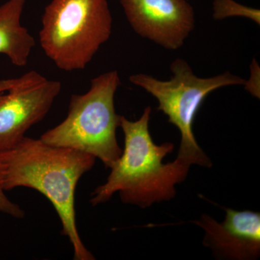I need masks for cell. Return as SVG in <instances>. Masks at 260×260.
Instances as JSON below:
<instances>
[{"label":"cell","instance_id":"1","mask_svg":"<svg viewBox=\"0 0 260 260\" xmlns=\"http://www.w3.org/2000/svg\"><path fill=\"white\" fill-rule=\"evenodd\" d=\"M95 159L90 154L27 137L14 148L0 153L3 189L27 187L44 194L60 219L62 234L69 239L76 260L95 259L78 232L75 194L80 178L91 170Z\"/></svg>","mask_w":260,"mask_h":260},{"label":"cell","instance_id":"3","mask_svg":"<svg viewBox=\"0 0 260 260\" xmlns=\"http://www.w3.org/2000/svg\"><path fill=\"white\" fill-rule=\"evenodd\" d=\"M120 84L116 70L95 77L87 93L72 95L66 119L40 139L54 146L90 154L110 169L122 153L116 140L121 116L114 107Z\"/></svg>","mask_w":260,"mask_h":260},{"label":"cell","instance_id":"4","mask_svg":"<svg viewBox=\"0 0 260 260\" xmlns=\"http://www.w3.org/2000/svg\"><path fill=\"white\" fill-rule=\"evenodd\" d=\"M108 0H51L43 14L41 47L59 69H85L112 32Z\"/></svg>","mask_w":260,"mask_h":260},{"label":"cell","instance_id":"9","mask_svg":"<svg viewBox=\"0 0 260 260\" xmlns=\"http://www.w3.org/2000/svg\"><path fill=\"white\" fill-rule=\"evenodd\" d=\"M26 0H8L0 6V54L17 67L28 64L35 40L21 25Z\"/></svg>","mask_w":260,"mask_h":260},{"label":"cell","instance_id":"8","mask_svg":"<svg viewBox=\"0 0 260 260\" xmlns=\"http://www.w3.org/2000/svg\"><path fill=\"white\" fill-rule=\"evenodd\" d=\"M218 222L208 215L194 221L205 232L203 244L217 258L231 260L257 259L260 254V213L251 210L225 209Z\"/></svg>","mask_w":260,"mask_h":260},{"label":"cell","instance_id":"6","mask_svg":"<svg viewBox=\"0 0 260 260\" xmlns=\"http://www.w3.org/2000/svg\"><path fill=\"white\" fill-rule=\"evenodd\" d=\"M134 31L164 49L177 50L195 27L194 8L186 0H120Z\"/></svg>","mask_w":260,"mask_h":260},{"label":"cell","instance_id":"2","mask_svg":"<svg viewBox=\"0 0 260 260\" xmlns=\"http://www.w3.org/2000/svg\"><path fill=\"white\" fill-rule=\"evenodd\" d=\"M151 108H145L138 120L120 116L119 126L124 137V148L111 169L107 181L91 194L93 206L106 203L116 192L126 204L148 208L153 203L172 200L175 186L187 177L190 166L176 158L164 164L174 144L154 143L149 131Z\"/></svg>","mask_w":260,"mask_h":260},{"label":"cell","instance_id":"11","mask_svg":"<svg viewBox=\"0 0 260 260\" xmlns=\"http://www.w3.org/2000/svg\"><path fill=\"white\" fill-rule=\"evenodd\" d=\"M43 78H44V76L39 74L37 72L30 71L25 73V75L20 77V78L0 80V93L8 91L11 89L20 86V85H24V84L42 79Z\"/></svg>","mask_w":260,"mask_h":260},{"label":"cell","instance_id":"7","mask_svg":"<svg viewBox=\"0 0 260 260\" xmlns=\"http://www.w3.org/2000/svg\"><path fill=\"white\" fill-rule=\"evenodd\" d=\"M61 90L60 82L44 77L0 93V153L14 148L44 119Z\"/></svg>","mask_w":260,"mask_h":260},{"label":"cell","instance_id":"5","mask_svg":"<svg viewBox=\"0 0 260 260\" xmlns=\"http://www.w3.org/2000/svg\"><path fill=\"white\" fill-rule=\"evenodd\" d=\"M173 77L160 80L145 74L129 77V81L146 90L158 101V109L180 132L177 159L189 166L211 167L212 162L195 139L193 124L197 113L206 97L214 90L230 85H244L246 80L229 72L199 78L184 59H174L170 66Z\"/></svg>","mask_w":260,"mask_h":260},{"label":"cell","instance_id":"12","mask_svg":"<svg viewBox=\"0 0 260 260\" xmlns=\"http://www.w3.org/2000/svg\"><path fill=\"white\" fill-rule=\"evenodd\" d=\"M1 184V169H0V213L7 214L15 218H23L25 212L18 205L13 203L5 194Z\"/></svg>","mask_w":260,"mask_h":260},{"label":"cell","instance_id":"10","mask_svg":"<svg viewBox=\"0 0 260 260\" xmlns=\"http://www.w3.org/2000/svg\"><path fill=\"white\" fill-rule=\"evenodd\" d=\"M213 17L215 20L242 17L260 25L259 10L240 4L235 0H213Z\"/></svg>","mask_w":260,"mask_h":260},{"label":"cell","instance_id":"13","mask_svg":"<svg viewBox=\"0 0 260 260\" xmlns=\"http://www.w3.org/2000/svg\"><path fill=\"white\" fill-rule=\"evenodd\" d=\"M259 66L256 64V61H253L251 64V78L250 80L245 81L244 85L245 89L250 92L254 96L259 98V85H257V77L259 76Z\"/></svg>","mask_w":260,"mask_h":260}]
</instances>
